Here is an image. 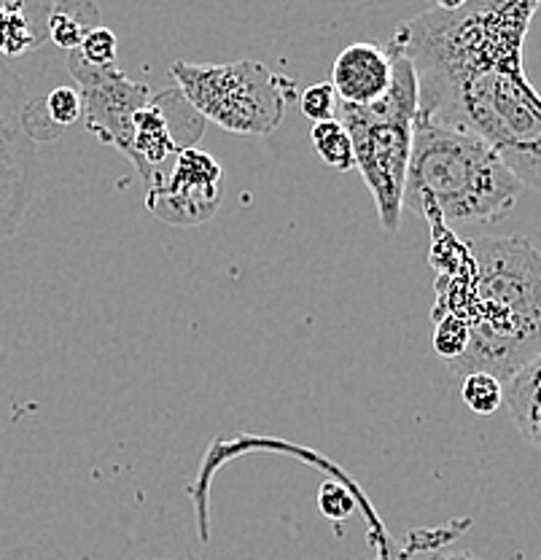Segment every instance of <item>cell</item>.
<instances>
[{
    "instance_id": "9",
    "label": "cell",
    "mask_w": 541,
    "mask_h": 560,
    "mask_svg": "<svg viewBox=\"0 0 541 560\" xmlns=\"http://www.w3.org/2000/svg\"><path fill=\"white\" fill-rule=\"evenodd\" d=\"M224 200V167L200 145L180 151L170 171L145 191V208L170 226H200L219 213Z\"/></svg>"
},
{
    "instance_id": "6",
    "label": "cell",
    "mask_w": 541,
    "mask_h": 560,
    "mask_svg": "<svg viewBox=\"0 0 541 560\" xmlns=\"http://www.w3.org/2000/svg\"><path fill=\"white\" fill-rule=\"evenodd\" d=\"M27 101L20 75L0 66V243L16 232L40 178L36 140L22 125Z\"/></svg>"
},
{
    "instance_id": "11",
    "label": "cell",
    "mask_w": 541,
    "mask_h": 560,
    "mask_svg": "<svg viewBox=\"0 0 541 560\" xmlns=\"http://www.w3.org/2000/svg\"><path fill=\"white\" fill-rule=\"evenodd\" d=\"M55 0H0V55L22 57L49 44Z\"/></svg>"
},
{
    "instance_id": "7",
    "label": "cell",
    "mask_w": 541,
    "mask_h": 560,
    "mask_svg": "<svg viewBox=\"0 0 541 560\" xmlns=\"http://www.w3.org/2000/svg\"><path fill=\"white\" fill-rule=\"evenodd\" d=\"M208 121L191 108L178 86L151 95L132 121V143L127 160L143 178V191L160 184L180 151L200 143Z\"/></svg>"
},
{
    "instance_id": "17",
    "label": "cell",
    "mask_w": 541,
    "mask_h": 560,
    "mask_svg": "<svg viewBox=\"0 0 541 560\" xmlns=\"http://www.w3.org/2000/svg\"><path fill=\"white\" fill-rule=\"evenodd\" d=\"M299 108L313 125L318 121L337 119V108H340V97H337L334 86L329 81H321V84H310L299 95Z\"/></svg>"
},
{
    "instance_id": "1",
    "label": "cell",
    "mask_w": 541,
    "mask_h": 560,
    "mask_svg": "<svg viewBox=\"0 0 541 560\" xmlns=\"http://www.w3.org/2000/svg\"><path fill=\"white\" fill-rule=\"evenodd\" d=\"M539 0H469L401 22L391 46L415 66L421 110L436 125L485 140L528 186L541 189V97L522 70V40Z\"/></svg>"
},
{
    "instance_id": "3",
    "label": "cell",
    "mask_w": 541,
    "mask_h": 560,
    "mask_svg": "<svg viewBox=\"0 0 541 560\" xmlns=\"http://www.w3.org/2000/svg\"><path fill=\"white\" fill-rule=\"evenodd\" d=\"M520 191L522 180L485 140L417 114L401 200L407 210L434 208L450 230L491 224L517 206Z\"/></svg>"
},
{
    "instance_id": "21",
    "label": "cell",
    "mask_w": 541,
    "mask_h": 560,
    "mask_svg": "<svg viewBox=\"0 0 541 560\" xmlns=\"http://www.w3.org/2000/svg\"><path fill=\"white\" fill-rule=\"evenodd\" d=\"M434 560H485L474 552H445V556H436Z\"/></svg>"
},
{
    "instance_id": "5",
    "label": "cell",
    "mask_w": 541,
    "mask_h": 560,
    "mask_svg": "<svg viewBox=\"0 0 541 560\" xmlns=\"http://www.w3.org/2000/svg\"><path fill=\"white\" fill-rule=\"evenodd\" d=\"M180 95L205 121L235 136H272L286 119V105L296 97V81L256 60L184 62L170 66Z\"/></svg>"
},
{
    "instance_id": "8",
    "label": "cell",
    "mask_w": 541,
    "mask_h": 560,
    "mask_svg": "<svg viewBox=\"0 0 541 560\" xmlns=\"http://www.w3.org/2000/svg\"><path fill=\"white\" fill-rule=\"evenodd\" d=\"M66 66L75 90L84 105L86 130L101 143L114 145L116 151L127 156L132 143V121L136 114L151 101V90L143 81H132L121 73L119 66H90L81 60L79 51H68Z\"/></svg>"
},
{
    "instance_id": "12",
    "label": "cell",
    "mask_w": 541,
    "mask_h": 560,
    "mask_svg": "<svg viewBox=\"0 0 541 560\" xmlns=\"http://www.w3.org/2000/svg\"><path fill=\"white\" fill-rule=\"evenodd\" d=\"M504 385V405L528 445L541 451V353L511 372Z\"/></svg>"
},
{
    "instance_id": "2",
    "label": "cell",
    "mask_w": 541,
    "mask_h": 560,
    "mask_svg": "<svg viewBox=\"0 0 541 560\" xmlns=\"http://www.w3.org/2000/svg\"><path fill=\"white\" fill-rule=\"evenodd\" d=\"M467 248L469 346L447 366L456 375L487 372L504 383L541 353V250L517 235L480 237Z\"/></svg>"
},
{
    "instance_id": "4",
    "label": "cell",
    "mask_w": 541,
    "mask_h": 560,
    "mask_svg": "<svg viewBox=\"0 0 541 560\" xmlns=\"http://www.w3.org/2000/svg\"><path fill=\"white\" fill-rule=\"evenodd\" d=\"M388 51L393 60L391 90L372 105L340 103L337 121L351 136L356 171L375 200L383 232L397 235L401 213H404L401 200H404L415 119L421 110V92H417V73L410 57L401 55L391 44H388Z\"/></svg>"
},
{
    "instance_id": "18",
    "label": "cell",
    "mask_w": 541,
    "mask_h": 560,
    "mask_svg": "<svg viewBox=\"0 0 541 560\" xmlns=\"http://www.w3.org/2000/svg\"><path fill=\"white\" fill-rule=\"evenodd\" d=\"M318 510L324 512L326 521L342 523L353 515V510H356V499H353L351 490L342 486V482L326 480L321 482V488H318Z\"/></svg>"
},
{
    "instance_id": "10",
    "label": "cell",
    "mask_w": 541,
    "mask_h": 560,
    "mask_svg": "<svg viewBox=\"0 0 541 560\" xmlns=\"http://www.w3.org/2000/svg\"><path fill=\"white\" fill-rule=\"evenodd\" d=\"M393 81V60L388 46L375 40H356L337 55L331 66V81L340 103L372 105L380 101Z\"/></svg>"
},
{
    "instance_id": "15",
    "label": "cell",
    "mask_w": 541,
    "mask_h": 560,
    "mask_svg": "<svg viewBox=\"0 0 541 560\" xmlns=\"http://www.w3.org/2000/svg\"><path fill=\"white\" fill-rule=\"evenodd\" d=\"M461 399L474 416H493L504 405V385L487 372H469L463 375Z\"/></svg>"
},
{
    "instance_id": "19",
    "label": "cell",
    "mask_w": 541,
    "mask_h": 560,
    "mask_svg": "<svg viewBox=\"0 0 541 560\" xmlns=\"http://www.w3.org/2000/svg\"><path fill=\"white\" fill-rule=\"evenodd\" d=\"M81 60H86L90 66H116V55H119V40H116L114 31H108V27H97V31H92L86 35L84 40H81L79 49Z\"/></svg>"
},
{
    "instance_id": "14",
    "label": "cell",
    "mask_w": 541,
    "mask_h": 560,
    "mask_svg": "<svg viewBox=\"0 0 541 560\" xmlns=\"http://www.w3.org/2000/svg\"><path fill=\"white\" fill-rule=\"evenodd\" d=\"M310 138H313V149H316V154L321 156L329 167H334V171H342V173L356 167L351 136H348V130L337 119L313 125Z\"/></svg>"
},
{
    "instance_id": "13",
    "label": "cell",
    "mask_w": 541,
    "mask_h": 560,
    "mask_svg": "<svg viewBox=\"0 0 541 560\" xmlns=\"http://www.w3.org/2000/svg\"><path fill=\"white\" fill-rule=\"evenodd\" d=\"M103 27V14L95 0H55L49 14V40L62 51L79 49L81 40Z\"/></svg>"
},
{
    "instance_id": "20",
    "label": "cell",
    "mask_w": 541,
    "mask_h": 560,
    "mask_svg": "<svg viewBox=\"0 0 541 560\" xmlns=\"http://www.w3.org/2000/svg\"><path fill=\"white\" fill-rule=\"evenodd\" d=\"M467 3H469V0H436V9H439V11H458V9H463Z\"/></svg>"
},
{
    "instance_id": "16",
    "label": "cell",
    "mask_w": 541,
    "mask_h": 560,
    "mask_svg": "<svg viewBox=\"0 0 541 560\" xmlns=\"http://www.w3.org/2000/svg\"><path fill=\"white\" fill-rule=\"evenodd\" d=\"M434 324H436L434 350L447 361V364H450V361H456L469 346V324L450 313L434 318Z\"/></svg>"
}]
</instances>
